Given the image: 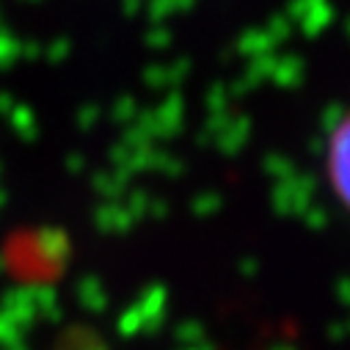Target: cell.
I'll return each mask as SVG.
<instances>
[{
	"instance_id": "1",
	"label": "cell",
	"mask_w": 350,
	"mask_h": 350,
	"mask_svg": "<svg viewBox=\"0 0 350 350\" xmlns=\"http://www.w3.org/2000/svg\"><path fill=\"white\" fill-rule=\"evenodd\" d=\"M323 160H325V183L331 193L350 213V108L331 127Z\"/></svg>"
}]
</instances>
